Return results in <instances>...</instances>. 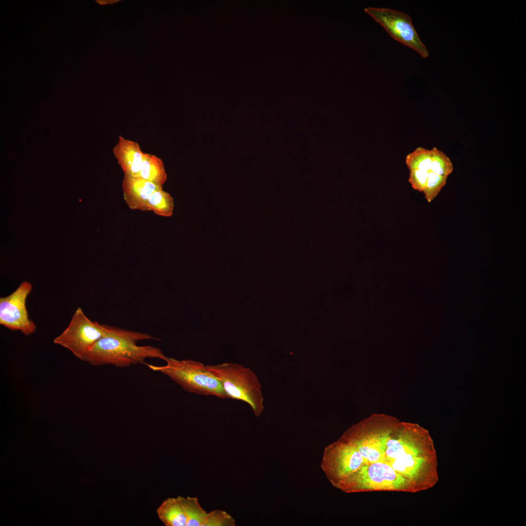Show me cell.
Segmentation results:
<instances>
[{"instance_id": "9c48e42d", "label": "cell", "mask_w": 526, "mask_h": 526, "mask_svg": "<svg viewBox=\"0 0 526 526\" xmlns=\"http://www.w3.org/2000/svg\"><path fill=\"white\" fill-rule=\"evenodd\" d=\"M156 512L166 526H211V511L205 510L195 497L168 498Z\"/></svg>"}, {"instance_id": "8992f818", "label": "cell", "mask_w": 526, "mask_h": 526, "mask_svg": "<svg viewBox=\"0 0 526 526\" xmlns=\"http://www.w3.org/2000/svg\"><path fill=\"white\" fill-rule=\"evenodd\" d=\"M107 331V325L92 321L78 307L67 327L53 339V343L69 350L76 357L83 360Z\"/></svg>"}, {"instance_id": "9a60e30c", "label": "cell", "mask_w": 526, "mask_h": 526, "mask_svg": "<svg viewBox=\"0 0 526 526\" xmlns=\"http://www.w3.org/2000/svg\"><path fill=\"white\" fill-rule=\"evenodd\" d=\"M432 157L431 150L419 147L407 154L405 158V163L410 171L419 169L430 171Z\"/></svg>"}, {"instance_id": "4fadbf2b", "label": "cell", "mask_w": 526, "mask_h": 526, "mask_svg": "<svg viewBox=\"0 0 526 526\" xmlns=\"http://www.w3.org/2000/svg\"><path fill=\"white\" fill-rule=\"evenodd\" d=\"M139 177L163 187L167 179L163 161L155 155L145 153Z\"/></svg>"}, {"instance_id": "277c9868", "label": "cell", "mask_w": 526, "mask_h": 526, "mask_svg": "<svg viewBox=\"0 0 526 526\" xmlns=\"http://www.w3.org/2000/svg\"><path fill=\"white\" fill-rule=\"evenodd\" d=\"M207 366L221 381L228 398L247 403L257 417L262 414L264 409L262 386L253 371L234 363Z\"/></svg>"}, {"instance_id": "6da1fadb", "label": "cell", "mask_w": 526, "mask_h": 526, "mask_svg": "<svg viewBox=\"0 0 526 526\" xmlns=\"http://www.w3.org/2000/svg\"><path fill=\"white\" fill-rule=\"evenodd\" d=\"M146 339H158L146 333L107 325L105 335L94 344L82 361L94 366L110 365L120 368L145 363L147 358L165 361L167 357L159 348L137 345L138 341Z\"/></svg>"}, {"instance_id": "5bb4252c", "label": "cell", "mask_w": 526, "mask_h": 526, "mask_svg": "<svg viewBox=\"0 0 526 526\" xmlns=\"http://www.w3.org/2000/svg\"><path fill=\"white\" fill-rule=\"evenodd\" d=\"M150 210L160 216L169 217L172 216L174 202L171 195L163 188L155 191L149 199Z\"/></svg>"}, {"instance_id": "ba28073f", "label": "cell", "mask_w": 526, "mask_h": 526, "mask_svg": "<svg viewBox=\"0 0 526 526\" xmlns=\"http://www.w3.org/2000/svg\"><path fill=\"white\" fill-rule=\"evenodd\" d=\"M364 11L380 24L392 38L413 49L422 58L429 56V51L408 14L388 8L368 7Z\"/></svg>"}, {"instance_id": "3957f363", "label": "cell", "mask_w": 526, "mask_h": 526, "mask_svg": "<svg viewBox=\"0 0 526 526\" xmlns=\"http://www.w3.org/2000/svg\"><path fill=\"white\" fill-rule=\"evenodd\" d=\"M398 422L387 415L375 414L350 427L340 438L354 445L369 464L381 462L387 440Z\"/></svg>"}, {"instance_id": "7c38bea8", "label": "cell", "mask_w": 526, "mask_h": 526, "mask_svg": "<svg viewBox=\"0 0 526 526\" xmlns=\"http://www.w3.org/2000/svg\"><path fill=\"white\" fill-rule=\"evenodd\" d=\"M113 152L124 175L139 176L145 153L137 142L119 136Z\"/></svg>"}, {"instance_id": "d6986e66", "label": "cell", "mask_w": 526, "mask_h": 526, "mask_svg": "<svg viewBox=\"0 0 526 526\" xmlns=\"http://www.w3.org/2000/svg\"><path fill=\"white\" fill-rule=\"evenodd\" d=\"M117 1L118 0H96V1L98 3L100 4H111V3L115 2L116 1Z\"/></svg>"}, {"instance_id": "30bf717a", "label": "cell", "mask_w": 526, "mask_h": 526, "mask_svg": "<svg viewBox=\"0 0 526 526\" xmlns=\"http://www.w3.org/2000/svg\"><path fill=\"white\" fill-rule=\"evenodd\" d=\"M32 290V284L24 281L11 294L0 298V325L12 331H19L24 336L35 332L36 326L29 318L26 305Z\"/></svg>"}, {"instance_id": "8fae6325", "label": "cell", "mask_w": 526, "mask_h": 526, "mask_svg": "<svg viewBox=\"0 0 526 526\" xmlns=\"http://www.w3.org/2000/svg\"><path fill=\"white\" fill-rule=\"evenodd\" d=\"M123 199L132 210L150 211L149 199L156 190L163 188L139 177L124 175L122 183Z\"/></svg>"}, {"instance_id": "5b68a950", "label": "cell", "mask_w": 526, "mask_h": 526, "mask_svg": "<svg viewBox=\"0 0 526 526\" xmlns=\"http://www.w3.org/2000/svg\"><path fill=\"white\" fill-rule=\"evenodd\" d=\"M338 488L347 493L368 490H397L413 492L408 481L384 462L362 466Z\"/></svg>"}, {"instance_id": "2e32d148", "label": "cell", "mask_w": 526, "mask_h": 526, "mask_svg": "<svg viewBox=\"0 0 526 526\" xmlns=\"http://www.w3.org/2000/svg\"><path fill=\"white\" fill-rule=\"evenodd\" d=\"M432 157L430 171L437 175L448 177L453 170L450 158L436 147L432 150Z\"/></svg>"}, {"instance_id": "ac0fdd59", "label": "cell", "mask_w": 526, "mask_h": 526, "mask_svg": "<svg viewBox=\"0 0 526 526\" xmlns=\"http://www.w3.org/2000/svg\"><path fill=\"white\" fill-rule=\"evenodd\" d=\"M429 171L415 169L410 171L408 182L414 190L423 192L427 185Z\"/></svg>"}, {"instance_id": "e0dca14e", "label": "cell", "mask_w": 526, "mask_h": 526, "mask_svg": "<svg viewBox=\"0 0 526 526\" xmlns=\"http://www.w3.org/2000/svg\"><path fill=\"white\" fill-rule=\"evenodd\" d=\"M447 178L429 171L426 187L423 191L428 202H432L438 195L446 185Z\"/></svg>"}, {"instance_id": "7a4b0ae2", "label": "cell", "mask_w": 526, "mask_h": 526, "mask_svg": "<svg viewBox=\"0 0 526 526\" xmlns=\"http://www.w3.org/2000/svg\"><path fill=\"white\" fill-rule=\"evenodd\" d=\"M165 361L166 364L163 366L145 364L150 370L167 376L186 391L222 399L228 398L221 381L208 366L191 359L177 360L167 357Z\"/></svg>"}, {"instance_id": "52a82bcc", "label": "cell", "mask_w": 526, "mask_h": 526, "mask_svg": "<svg viewBox=\"0 0 526 526\" xmlns=\"http://www.w3.org/2000/svg\"><path fill=\"white\" fill-rule=\"evenodd\" d=\"M368 464L354 445L339 438L324 448L320 466L330 482L338 488L362 466Z\"/></svg>"}]
</instances>
